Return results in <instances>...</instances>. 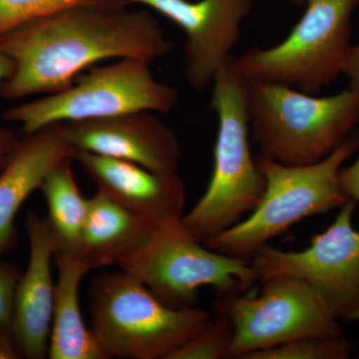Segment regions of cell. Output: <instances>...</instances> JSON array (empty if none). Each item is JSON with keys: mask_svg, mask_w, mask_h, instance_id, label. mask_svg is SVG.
I'll return each mask as SVG.
<instances>
[{"mask_svg": "<svg viewBox=\"0 0 359 359\" xmlns=\"http://www.w3.org/2000/svg\"><path fill=\"white\" fill-rule=\"evenodd\" d=\"M164 16L183 30L185 78L194 91L212 85L240 43L242 25L254 0H129Z\"/></svg>", "mask_w": 359, "mask_h": 359, "instance_id": "obj_11", "label": "cell"}, {"mask_svg": "<svg viewBox=\"0 0 359 359\" xmlns=\"http://www.w3.org/2000/svg\"><path fill=\"white\" fill-rule=\"evenodd\" d=\"M358 202L349 198L337 218L302 250L264 245L250 264L259 282L292 276L309 283L340 323H359V231L353 226Z\"/></svg>", "mask_w": 359, "mask_h": 359, "instance_id": "obj_10", "label": "cell"}, {"mask_svg": "<svg viewBox=\"0 0 359 359\" xmlns=\"http://www.w3.org/2000/svg\"><path fill=\"white\" fill-rule=\"evenodd\" d=\"M173 47L148 9H66L0 37V50L13 62V74L0 85V95L18 100L56 93L100 61L136 58L152 63Z\"/></svg>", "mask_w": 359, "mask_h": 359, "instance_id": "obj_1", "label": "cell"}, {"mask_svg": "<svg viewBox=\"0 0 359 359\" xmlns=\"http://www.w3.org/2000/svg\"><path fill=\"white\" fill-rule=\"evenodd\" d=\"M75 150L63 136L61 124L25 135L0 170V257L15 243V219L21 205L59 163L73 160Z\"/></svg>", "mask_w": 359, "mask_h": 359, "instance_id": "obj_15", "label": "cell"}, {"mask_svg": "<svg viewBox=\"0 0 359 359\" xmlns=\"http://www.w3.org/2000/svg\"><path fill=\"white\" fill-rule=\"evenodd\" d=\"M58 269L48 356L50 359H108L85 325L79 290L90 269L76 257L55 256Z\"/></svg>", "mask_w": 359, "mask_h": 359, "instance_id": "obj_17", "label": "cell"}, {"mask_svg": "<svg viewBox=\"0 0 359 359\" xmlns=\"http://www.w3.org/2000/svg\"><path fill=\"white\" fill-rule=\"evenodd\" d=\"M344 74L348 79L349 88L359 91V43L351 46L344 65Z\"/></svg>", "mask_w": 359, "mask_h": 359, "instance_id": "obj_25", "label": "cell"}, {"mask_svg": "<svg viewBox=\"0 0 359 359\" xmlns=\"http://www.w3.org/2000/svg\"><path fill=\"white\" fill-rule=\"evenodd\" d=\"M20 139L11 129L0 124V170L13 154Z\"/></svg>", "mask_w": 359, "mask_h": 359, "instance_id": "obj_24", "label": "cell"}, {"mask_svg": "<svg viewBox=\"0 0 359 359\" xmlns=\"http://www.w3.org/2000/svg\"><path fill=\"white\" fill-rule=\"evenodd\" d=\"M210 108L218 117L211 181L182 224L205 244L242 221L261 203L266 181L250 150L248 80L231 56L212 83Z\"/></svg>", "mask_w": 359, "mask_h": 359, "instance_id": "obj_2", "label": "cell"}, {"mask_svg": "<svg viewBox=\"0 0 359 359\" xmlns=\"http://www.w3.org/2000/svg\"><path fill=\"white\" fill-rule=\"evenodd\" d=\"M88 203V215L76 257L90 271L118 266L136 252L154 231L100 192L96 191Z\"/></svg>", "mask_w": 359, "mask_h": 359, "instance_id": "obj_16", "label": "cell"}, {"mask_svg": "<svg viewBox=\"0 0 359 359\" xmlns=\"http://www.w3.org/2000/svg\"><path fill=\"white\" fill-rule=\"evenodd\" d=\"M84 173L100 192L152 229L181 221L186 186L178 173H158L128 161L75 151Z\"/></svg>", "mask_w": 359, "mask_h": 359, "instance_id": "obj_13", "label": "cell"}, {"mask_svg": "<svg viewBox=\"0 0 359 359\" xmlns=\"http://www.w3.org/2000/svg\"><path fill=\"white\" fill-rule=\"evenodd\" d=\"M169 308L194 306L201 287L247 292L259 278L250 262L203 247L181 221L155 229L136 252L118 264Z\"/></svg>", "mask_w": 359, "mask_h": 359, "instance_id": "obj_8", "label": "cell"}, {"mask_svg": "<svg viewBox=\"0 0 359 359\" xmlns=\"http://www.w3.org/2000/svg\"><path fill=\"white\" fill-rule=\"evenodd\" d=\"M359 0H308L306 11L280 43L252 47L235 57L249 81L285 85L314 94L344 74L351 20Z\"/></svg>", "mask_w": 359, "mask_h": 359, "instance_id": "obj_7", "label": "cell"}, {"mask_svg": "<svg viewBox=\"0 0 359 359\" xmlns=\"http://www.w3.org/2000/svg\"><path fill=\"white\" fill-rule=\"evenodd\" d=\"M285 1L287 2V4H292V6H304L308 0H285Z\"/></svg>", "mask_w": 359, "mask_h": 359, "instance_id": "obj_28", "label": "cell"}, {"mask_svg": "<svg viewBox=\"0 0 359 359\" xmlns=\"http://www.w3.org/2000/svg\"><path fill=\"white\" fill-rule=\"evenodd\" d=\"M259 283L257 294L215 292L235 327L228 358L247 359L250 354L302 337L344 335L341 323L302 278L282 275Z\"/></svg>", "mask_w": 359, "mask_h": 359, "instance_id": "obj_9", "label": "cell"}, {"mask_svg": "<svg viewBox=\"0 0 359 359\" xmlns=\"http://www.w3.org/2000/svg\"><path fill=\"white\" fill-rule=\"evenodd\" d=\"M22 358L14 341L11 330L0 327V359H18Z\"/></svg>", "mask_w": 359, "mask_h": 359, "instance_id": "obj_26", "label": "cell"}, {"mask_svg": "<svg viewBox=\"0 0 359 359\" xmlns=\"http://www.w3.org/2000/svg\"><path fill=\"white\" fill-rule=\"evenodd\" d=\"M13 62L6 53L0 50V85L13 74Z\"/></svg>", "mask_w": 359, "mask_h": 359, "instance_id": "obj_27", "label": "cell"}, {"mask_svg": "<svg viewBox=\"0 0 359 359\" xmlns=\"http://www.w3.org/2000/svg\"><path fill=\"white\" fill-rule=\"evenodd\" d=\"M354 347L355 344L346 335L306 337L250 354L247 359H347Z\"/></svg>", "mask_w": 359, "mask_h": 359, "instance_id": "obj_21", "label": "cell"}, {"mask_svg": "<svg viewBox=\"0 0 359 359\" xmlns=\"http://www.w3.org/2000/svg\"><path fill=\"white\" fill-rule=\"evenodd\" d=\"M250 138L259 157L289 166L320 162L359 125V91L316 97L285 85L248 80Z\"/></svg>", "mask_w": 359, "mask_h": 359, "instance_id": "obj_3", "label": "cell"}, {"mask_svg": "<svg viewBox=\"0 0 359 359\" xmlns=\"http://www.w3.org/2000/svg\"><path fill=\"white\" fill-rule=\"evenodd\" d=\"M67 159L47 175L40 190L48 207V222L55 256L77 257L82 231L88 215V199L83 197Z\"/></svg>", "mask_w": 359, "mask_h": 359, "instance_id": "obj_18", "label": "cell"}, {"mask_svg": "<svg viewBox=\"0 0 359 359\" xmlns=\"http://www.w3.org/2000/svg\"><path fill=\"white\" fill-rule=\"evenodd\" d=\"M22 271L11 262L0 263V327L11 330L14 295Z\"/></svg>", "mask_w": 359, "mask_h": 359, "instance_id": "obj_22", "label": "cell"}, {"mask_svg": "<svg viewBox=\"0 0 359 359\" xmlns=\"http://www.w3.org/2000/svg\"><path fill=\"white\" fill-rule=\"evenodd\" d=\"M214 313V320L169 359L228 358L235 337V327L224 302L216 297Z\"/></svg>", "mask_w": 359, "mask_h": 359, "instance_id": "obj_20", "label": "cell"}, {"mask_svg": "<svg viewBox=\"0 0 359 359\" xmlns=\"http://www.w3.org/2000/svg\"><path fill=\"white\" fill-rule=\"evenodd\" d=\"M358 149L356 129L332 154L314 164L289 166L257 156L266 181L261 203L249 218L208 241L205 247L250 262L269 241L302 219L340 209L349 199L340 186V170Z\"/></svg>", "mask_w": 359, "mask_h": 359, "instance_id": "obj_5", "label": "cell"}, {"mask_svg": "<svg viewBox=\"0 0 359 359\" xmlns=\"http://www.w3.org/2000/svg\"><path fill=\"white\" fill-rule=\"evenodd\" d=\"M339 183L347 197L359 203V157L351 166L342 167Z\"/></svg>", "mask_w": 359, "mask_h": 359, "instance_id": "obj_23", "label": "cell"}, {"mask_svg": "<svg viewBox=\"0 0 359 359\" xmlns=\"http://www.w3.org/2000/svg\"><path fill=\"white\" fill-rule=\"evenodd\" d=\"M128 6L129 0H0V37L30 21L74 7Z\"/></svg>", "mask_w": 359, "mask_h": 359, "instance_id": "obj_19", "label": "cell"}, {"mask_svg": "<svg viewBox=\"0 0 359 359\" xmlns=\"http://www.w3.org/2000/svg\"><path fill=\"white\" fill-rule=\"evenodd\" d=\"M150 65L142 59L123 58L113 65L93 66L68 88L8 108L2 118L18 123L27 135L52 124L138 111L168 114L178 103V89L159 81Z\"/></svg>", "mask_w": 359, "mask_h": 359, "instance_id": "obj_6", "label": "cell"}, {"mask_svg": "<svg viewBox=\"0 0 359 359\" xmlns=\"http://www.w3.org/2000/svg\"><path fill=\"white\" fill-rule=\"evenodd\" d=\"M26 231L29 257L14 295L11 334L22 358L43 359L48 356L53 314L51 262L55 250L46 218L28 212Z\"/></svg>", "mask_w": 359, "mask_h": 359, "instance_id": "obj_14", "label": "cell"}, {"mask_svg": "<svg viewBox=\"0 0 359 359\" xmlns=\"http://www.w3.org/2000/svg\"><path fill=\"white\" fill-rule=\"evenodd\" d=\"M75 151L135 163L158 173H178L183 157L173 129L150 111L61 124Z\"/></svg>", "mask_w": 359, "mask_h": 359, "instance_id": "obj_12", "label": "cell"}, {"mask_svg": "<svg viewBox=\"0 0 359 359\" xmlns=\"http://www.w3.org/2000/svg\"><path fill=\"white\" fill-rule=\"evenodd\" d=\"M89 292L90 330L107 358L169 359L212 320L205 309L165 306L123 271L93 276Z\"/></svg>", "mask_w": 359, "mask_h": 359, "instance_id": "obj_4", "label": "cell"}]
</instances>
